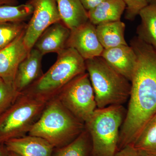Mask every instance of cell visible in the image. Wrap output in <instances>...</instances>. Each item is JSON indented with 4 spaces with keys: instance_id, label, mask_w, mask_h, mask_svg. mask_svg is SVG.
<instances>
[{
    "instance_id": "obj_15",
    "label": "cell",
    "mask_w": 156,
    "mask_h": 156,
    "mask_svg": "<svg viewBox=\"0 0 156 156\" xmlns=\"http://www.w3.org/2000/svg\"><path fill=\"white\" fill-rule=\"evenodd\" d=\"M62 22L70 30L89 21L88 11L80 0H56Z\"/></svg>"
},
{
    "instance_id": "obj_28",
    "label": "cell",
    "mask_w": 156,
    "mask_h": 156,
    "mask_svg": "<svg viewBox=\"0 0 156 156\" xmlns=\"http://www.w3.org/2000/svg\"><path fill=\"white\" fill-rule=\"evenodd\" d=\"M9 151L5 144H0V156H9Z\"/></svg>"
},
{
    "instance_id": "obj_25",
    "label": "cell",
    "mask_w": 156,
    "mask_h": 156,
    "mask_svg": "<svg viewBox=\"0 0 156 156\" xmlns=\"http://www.w3.org/2000/svg\"><path fill=\"white\" fill-rule=\"evenodd\" d=\"M114 156H143L132 145H128L118 151Z\"/></svg>"
},
{
    "instance_id": "obj_27",
    "label": "cell",
    "mask_w": 156,
    "mask_h": 156,
    "mask_svg": "<svg viewBox=\"0 0 156 156\" xmlns=\"http://www.w3.org/2000/svg\"><path fill=\"white\" fill-rule=\"evenodd\" d=\"M18 5L17 0H0V6L4 5Z\"/></svg>"
},
{
    "instance_id": "obj_22",
    "label": "cell",
    "mask_w": 156,
    "mask_h": 156,
    "mask_svg": "<svg viewBox=\"0 0 156 156\" xmlns=\"http://www.w3.org/2000/svg\"><path fill=\"white\" fill-rule=\"evenodd\" d=\"M27 26L24 22L0 23V50L10 44L26 30Z\"/></svg>"
},
{
    "instance_id": "obj_10",
    "label": "cell",
    "mask_w": 156,
    "mask_h": 156,
    "mask_svg": "<svg viewBox=\"0 0 156 156\" xmlns=\"http://www.w3.org/2000/svg\"><path fill=\"white\" fill-rule=\"evenodd\" d=\"M25 31L0 50V78L7 83L13 84L18 66L30 52L24 43Z\"/></svg>"
},
{
    "instance_id": "obj_11",
    "label": "cell",
    "mask_w": 156,
    "mask_h": 156,
    "mask_svg": "<svg viewBox=\"0 0 156 156\" xmlns=\"http://www.w3.org/2000/svg\"><path fill=\"white\" fill-rule=\"evenodd\" d=\"M43 56L38 50L33 48L20 64L13 83L19 94L25 92L44 75L42 68Z\"/></svg>"
},
{
    "instance_id": "obj_20",
    "label": "cell",
    "mask_w": 156,
    "mask_h": 156,
    "mask_svg": "<svg viewBox=\"0 0 156 156\" xmlns=\"http://www.w3.org/2000/svg\"><path fill=\"white\" fill-rule=\"evenodd\" d=\"M139 37L156 49V6L148 4L139 12Z\"/></svg>"
},
{
    "instance_id": "obj_8",
    "label": "cell",
    "mask_w": 156,
    "mask_h": 156,
    "mask_svg": "<svg viewBox=\"0 0 156 156\" xmlns=\"http://www.w3.org/2000/svg\"><path fill=\"white\" fill-rule=\"evenodd\" d=\"M27 3L33 9L24 36V43L30 51L46 29L62 21L56 0H29Z\"/></svg>"
},
{
    "instance_id": "obj_21",
    "label": "cell",
    "mask_w": 156,
    "mask_h": 156,
    "mask_svg": "<svg viewBox=\"0 0 156 156\" xmlns=\"http://www.w3.org/2000/svg\"><path fill=\"white\" fill-rule=\"evenodd\" d=\"M33 7L28 3L17 5L0 6V23L24 22L31 16Z\"/></svg>"
},
{
    "instance_id": "obj_17",
    "label": "cell",
    "mask_w": 156,
    "mask_h": 156,
    "mask_svg": "<svg viewBox=\"0 0 156 156\" xmlns=\"http://www.w3.org/2000/svg\"><path fill=\"white\" fill-rule=\"evenodd\" d=\"M126 24L121 20L96 26L98 37L104 49L128 45L125 37Z\"/></svg>"
},
{
    "instance_id": "obj_24",
    "label": "cell",
    "mask_w": 156,
    "mask_h": 156,
    "mask_svg": "<svg viewBox=\"0 0 156 156\" xmlns=\"http://www.w3.org/2000/svg\"><path fill=\"white\" fill-rule=\"evenodd\" d=\"M126 3V18L130 20H133L139 12L148 5L147 0H123Z\"/></svg>"
},
{
    "instance_id": "obj_4",
    "label": "cell",
    "mask_w": 156,
    "mask_h": 156,
    "mask_svg": "<svg viewBox=\"0 0 156 156\" xmlns=\"http://www.w3.org/2000/svg\"><path fill=\"white\" fill-rule=\"evenodd\" d=\"M85 63L95 93L97 108L123 105L128 100L131 82L114 69L101 56L87 59Z\"/></svg>"
},
{
    "instance_id": "obj_31",
    "label": "cell",
    "mask_w": 156,
    "mask_h": 156,
    "mask_svg": "<svg viewBox=\"0 0 156 156\" xmlns=\"http://www.w3.org/2000/svg\"><path fill=\"white\" fill-rule=\"evenodd\" d=\"M2 80V79H1V78H0V82H1V81Z\"/></svg>"
},
{
    "instance_id": "obj_9",
    "label": "cell",
    "mask_w": 156,
    "mask_h": 156,
    "mask_svg": "<svg viewBox=\"0 0 156 156\" xmlns=\"http://www.w3.org/2000/svg\"><path fill=\"white\" fill-rule=\"evenodd\" d=\"M66 48H73L85 60L100 56L104 50L98 37L96 26L89 21L70 30Z\"/></svg>"
},
{
    "instance_id": "obj_5",
    "label": "cell",
    "mask_w": 156,
    "mask_h": 156,
    "mask_svg": "<svg viewBox=\"0 0 156 156\" xmlns=\"http://www.w3.org/2000/svg\"><path fill=\"white\" fill-rule=\"evenodd\" d=\"M57 54L55 63L23 93L48 102L69 82L87 72L85 59L73 48H66Z\"/></svg>"
},
{
    "instance_id": "obj_23",
    "label": "cell",
    "mask_w": 156,
    "mask_h": 156,
    "mask_svg": "<svg viewBox=\"0 0 156 156\" xmlns=\"http://www.w3.org/2000/svg\"><path fill=\"white\" fill-rule=\"evenodd\" d=\"M13 84L0 82V116L11 106L20 95Z\"/></svg>"
},
{
    "instance_id": "obj_16",
    "label": "cell",
    "mask_w": 156,
    "mask_h": 156,
    "mask_svg": "<svg viewBox=\"0 0 156 156\" xmlns=\"http://www.w3.org/2000/svg\"><path fill=\"white\" fill-rule=\"evenodd\" d=\"M126 7L123 0H104L95 8L88 11L89 21L97 26L105 23L121 20Z\"/></svg>"
},
{
    "instance_id": "obj_26",
    "label": "cell",
    "mask_w": 156,
    "mask_h": 156,
    "mask_svg": "<svg viewBox=\"0 0 156 156\" xmlns=\"http://www.w3.org/2000/svg\"><path fill=\"white\" fill-rule=\"evenodd\" d=\"M103 1L104 0H80L87 11L95 8Z\"/></svg>"
},
{
    "instance_id": "obj_14",
    "label": "cell",
    "mask_w": 156,
    "mask_h": 156,
    "mask_svg": "<svg viewBox=\"0 0 156 156\" xmlns=\"http://www.w3.org/2000/svg\"><path fill=\"white\" fill-rule=\"evenodd\" d=\"M9 151L21 156H52L54 147L46 140L27 134L5 143Z\"/></svg>"
},
{
    "instance_id": "obj_18",
    "label": "cell",
    "mask_w": 156,
    "mask_h": 156,
    "mask_svg": "<svg viewBox=\"0 0 156 156\" xmlns=\"http://www.w3.org/2000/svg\"><path fill=\"white\" fill-rule=\"evenodd\" d=\"M131 145L143 156H156V114Z\"/></svg>"
},
{
    "instance_id": "obj_19",
    "label": "cell",
    "mask_w": 156,
    "mask_h": 156,
    "mask_svg": "<svg viewBox=\"0 0 156 156\" xmlns=\"http://www.w3.org/2000/svg\"><path fill=\"white\" fill-rule=\"evenodd\" d=\"M92 141L85 129L73 141L61 147L54 148L52 156H91Z\"/></svg>"
},
{
    "instance_id": "obj_7",
    "label": "cell",
    "mask_w": 156,
    "mask_h": 156,
    "mask_svg": "<svg viewBox=\"0 0 156 156\" xmlns=\"http://www.w3.org/2000/svg\"><path fill=\"white\" fill-rule=\"evenodd\" d=\"M55 97L84 124L97 108L95 93L87 72L69 82Z\"/></svg>"
},
{
    "instance_id": "obj_30",
    "label": "cell",
    "mask_w": 156,
    "mask_h": 156,
    "mask_svg": "<svg viewBox=\"0 0 156 156\" xmlns=\"http://www.w3.org/2000/svg\"><path fill=\"white\" fill-rule=\"evenodd\" d=\"M9 156H21L13 152L9 151Z\"/></svg>"
},
{
    "instance_id": "obj_12",
    "label": "cell",
    "mask_w": 156,
    "mask_h": 156,
    "mask_svg": "<svg viewBox=\"0 0 156 156\" xmlns=\"http://www.w3.org/2000/svg\"><path fill=\"white\" fill-rule=\"evenodd\" d=\"M70 30L62 21L56 23L46 29L37 40L34 48L43 55L60 53L66 48Z\"/></svg>"
},
{
    "instance_id": "obj_3",
    "label": "cell",
    "mask_w": 156,
    "mask_h": 156,
    "mask_svg": "<svg viewBox=\"0 0 156 156\" xmlns=\"http://www.w3.org/2000/svg\"><path fill=\"white\" fill-rule=\"evenodd\" d=\"M127 109L123 105L96 108L85 123L92 144L91 156H114L119 151L121 128Z\"/></svg>"
},
{
    "instance_id": "obj_13",
    "label": "cell",
    "mask_w": 156,
    "mask_h": 156,
    "mask_svg": "<svg viewBox=\"0 0 156 156\" xmlns=\"http://www.w3.org/2000/svg\"><path fill=\"white\" fill-rule=\"evenodd\" d=\"M101 56L114 69L131 82L136 62V53L131 46L121 45L104 49Z\"/></svg>"
},
{
    "instance_id": "obj_1",
    "label": "cell",
    "mask_w": 156,
    "mask_h": 156,
    "mask_svg": "<svg viewBox=\"0 0 156 156\" xmlns=\"http://www.w3.org/2000/svg\"><path fill=\"white\" fill-rule=\"evenodd\" d=\"M136 62L126 117L121 128L119 150L131 145L156 114V49L140 38L131 41Z\"/></svg>"
},
{
    "instance_id": "obj_29",
    "label": "cell",
    "mask_w": 156,
    "mask_h": 156,
    "mask_svg": "<svg viewBox=\"0 0 156 156\" xmlns=\"http://www.w3.org/2000/svg\"><path fill=\"white\" fill-rule=\"evenodd\" d=\"M147 2L148 4L156 6V0H147Z\"/></svg>"
},
{
    "instance_id": "obj_2",
    "label": "cell",
    "mask_w": 156,
    "mask_h": 156,
    "mask_svg": "<svg viewBox=\"0 0 156 156\" xmlns=\"http://www.w3.org/2000/svg\"><path fill=\"white\" fill-rule=\"evenodd\" d=\"M84 130V123L54 97L47 102L28 134L41 137L54 148H58L71 142Z\"/></svg>"
},
{
    "instance_id": "obj_6",
    "label": "cell",
    "mask_w": 156,
    "mask_h": 156,
    "mask_svg": "<svg viewBox=\"0 0 156 156\" xmlns=\"http://www.w3.org/2000/svg\"><path fill=\"white\" fill-rule=\"evenodd\" d=\"M47 102L30 94H20L0 116V144L27 135L41 115Z\"/></svg>"
}]
</instances>
